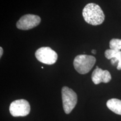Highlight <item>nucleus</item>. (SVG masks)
<instances>
[{
  "mask_svg": "<svg viewBox=\"0 0 121 121\" xmlns=\"http://www.w3.org/2000/svg\"><path fill=\"white\" fill-rule=\"evenodd\" d=\"M96 62L95 57L86 54L77 56L74 59L73 66L77 72L80 74H86L90 72Z\"/></svg>",
  "mask_w": 121,
  "mask_h": 121,
  "instance_id": "2",
  "label": "nucleus"
},
{
  "mask_svg": "<svg viewBox=\"0 0 121 121\" xmlns=\"http://www.w3.org/2000/svg\"><path fill=\"white\" fill-rule=\"evenodd\" d=\"M110 49L121 51V39H112L109 42Z\"/></svg>",
  "mask_w": 121,
  "mask_h": 121,
  "instance_id": "10",
  "label": "nucleus"
},
{
  "mask_svg": "<svg viewBox=\"0 0 121 121\" xmlns=\"http://www.w3.org/2000/svg\"><path fill=\"white\" fill-rule=\"evenodd\" d=\"M3 52H4V51H3V48L1 47H0V58H1L3 54Z\"/></svg>",
  "mask_w": 121,
  "mask_h": 121,
  "instance_id": "11",
  "label": "nucleus"
},
{
  "mask_svg": "<svg viewBox=\"0 0 121 121\" xmlns=\"http://www.w3.org/2000/svg\"><path fill=\"white\" fill-rule=\"evenodd\" d=\"M107 107L110 110L116 114L121 115V100L119 99L113 98L109 99L107 102Z\"/></svg>",
  "mask_w": 121,
  "mask_h": 121,
  "instance_id": "8",
  "label": "nucleus"
},
{
  "mask_svg": "<svg viewBox=\"0 0 121 121\" xmlns=\"http://www.w3.org/2000/svg\"><path fill=\"white\" fill-rule=\"evenodd\" d=\"M82 16L87 23L94 26L102 24L105 19V15L101 7L94 3H90L85 6Z\"/></svg>",
  "mask_w": 121,
  "mask_h": 121,
  "instance_id": "1",
  "label": "nucleus"
},
{
  "mask_svg": "<svg viewBox=\"0 0 121 121\" xmlns=\"http://www.w3.org/2000/svg\"><path fill=\"white\" fill-rule=\"evenodd\" d=\"M62 99L63 108L66 114H69L78 102V96L72 89L67 86L62 89Z\"/></svg>",
  "mask_w": 121,
  "mask_h": 121,
  "instance_id": "3",
  "label": "nucleus"
},
{
  "mask_svg": "<svg viewBox=\"0 0 121 121\" xmlns=\"http://www.w3.org/2000/svg\"><path fill=\"white\" fill-rule=\"evenodd\" d=\"M105 56L108 60H112V58H116L118 60L117 69L118 70L121 69V51H116L111 49H107L105 51Z\"/></svg>",
  "mask_w": 121,
  "mask_h": 121,
  "instance_id": "9",
  "label": "nucleus"
},
{
  "mask_svg": "<svg viewBox=\"0 0 121 121\" xmlns=\"http://www.w3.org/2000/svg\"><path fill=\"white\" fill-rule=\"evenodd\" d=\"M91 79L95 85H98L101 82H109L112 79L110 72L107 70H103L96 66L92 73Z\"/></svg>",
  "mask_w": 121,
  "mask_h": 121,
  "instance_id": "7",
  "label": "nucleus"
},
{
  "mask_svg": "<svg viewBox=\"0 0 121 121\" xmlns=\"http://www.w3.org/2000/svg\"><path fill=\"white\" fill-rule=\"evenodd\" d=\"M35 56L38 61L49 65L55 63L58 58L57 53L48 47L39 48L35 53Z\"/></svg>",
  "mask_w": 121,
  "mask_h": 121,
  "instance_id": "4",
  "label": "nucleus"
},
{
  "mask_svg": "<svg viewBox=\"0 0 121 121\" xmlns=\"http://www.w3.org/2000/svg\"><path fill=\"white\" fill-rule=\"evenodd\" d=\"M9 110L13 117H24L30 113V106L26 100H16L10 104Z\"/></svg>",
  "mask_w": 121,
  "mask_h": 121,
  "instance_id": "5",
  "label": "nucleus"
},
{
  "mask_svg": "<svg viewBox=\"0 0 121 121\" xmlns=\"http://www.w3.org/2000/svg\"><path fill=\"white\" fill-rule=\"evenodd\" d=\"M91 53H93L94 54H95L96 53V50H94V49L92 50Z\"/></svg>",
  "mask_w": 121,
  "mask_h": 121,
  "instance_id": "12",
  "label": "nucleus"
},
{
  "mask_svg": "<svg viewBox=\"0 0 121 121\" xmlns=\"http://www.w3.org/2000/svg\"><path fill=\"white\" fill-rule=\"evenodd\" d=\"M41 19L39 16L33 14H27L22 16L16 23V27L19 29L28 30L39 25Z\"/></svg>",
  "mask_w": 121,
  "mask_h": 121,
  "instance_id": "6",
  "label": "nucleus"
}]
</instances>
